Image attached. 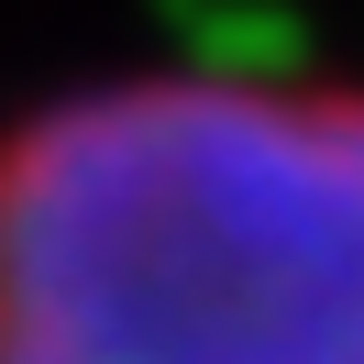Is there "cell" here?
<instances>
[{"instance_id":"1","label":"cell","mask_w":364,"mask_h":364,"mask_svg":"<svg viewBox=\"0 0 364 364\" xmlns=\"http://www.w3.org/2000/svg\"><path fill=\"white\" fill-rule=\"evenodd\" d=\"M0 364H364V89L177 77L55 122L0 188Z\"/></svg>"}]
</instances>
